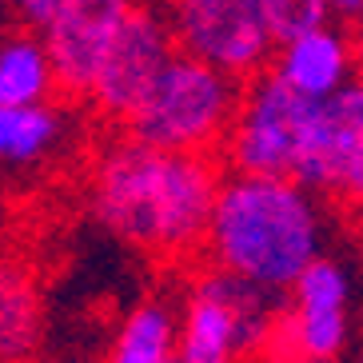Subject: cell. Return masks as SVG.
<instances>
[{"label": "cell", "mask_w": 363, "mask_h": 363, "mask_svg": "<svg viewBox=\"0 0 363 363\" xmlns=\"http://www.w3.org/2000/svg\"><path fill=\"white\" fill-rule=\"evenodd\" d=\"M176 323L180 315L164 299H144L120 320L104 363H176Z\"/></svg>", "instance_id": "13"}, {"label": "cell", "mask_w": 363, "mask_h": 363, "mask_svg": "<svg viewBox=\"0 0 363 363\" xmlns=\"http://www.w3.org/2000/svg\"><path fill=\"white\" fill-rule=\"evenodd\" d=\"M315 100L291 92L272 68H259L240 84L232 128L224 136V156L232 172L252 176H291L308 136Z\"/></svg>", "instance_id": "5"}, {"label": "cell", "mask_w": 363, "mask_h": 363, "mask_svg": "<svg viewBox=\"0 0 363 363\" xmlns=\"http://www.w3.org/2000/svg\"><path fill=\"white\" fill-rule=\"evenodd\" d=\"M52 9H56V0H12V12H16L28 28H40Z\"/></svg>", "instance_id": "17"}, {"label": "cell", "mask_w": 363, "mask_h": 363, "mask_svg": "<svg viewBox=\"0 0 363 363\" xmlns=\"http://www.w3.org/2000/svg\"><path fill=\"white\" fill-rule=\"evenodd\" d=\"M276 331V296L256 284L203 272L176 323V363H244Z\"/></svg>", "instance_id": "4"}, {"label": "cell", "mask_w": 363, "mask_h": 363, "mask_svg": "<svg viewBox=\"0 0 363 363\" xmlns=\"http://www.w3.org/2000/svg\"><path fill=\"white\" fill-rule=\"evenodd\" d=\"M264 68H272L299 96L323 100L355 80V40L352 33L335 28L331 21L311 24L303 33L272 44Z\"/></svg>", "instance_id": "11"}, {"label": "cell", "mask_w": 363, "mask_h": 363, "mask_svg": "<svg viewBox=\"0 0 363 363\" xmlns=\"http://www.w3.org/2000/svg\"><path fill=\"white\" fill-rule=\"evenodd\" d=\"M291 311L284 320V340L299 363H335L347 343V299L352 279L343 264L320 256L291 279Z\"/></svg>", "instance_id": "9"}, {"label": "cell", "mask_w": 363, "mask_h": 363, "mask_svg": "<svg viewBox=\"0 0 363 363\" xmlns=\"http://www.w3.org/2000/svg\"><path fill=\"white\" fill-rule=\"evenodd\" d=\"M65 120L56 108L40 104H0V160L36 164L60 144Z\"/></svg>", "instance_id": "15"}, {"label": "cell", "mask_w": 363, "mask_h": 363, "mask_svg": "<svg viewBox=\"0 0 363 363\" xmlns=\"http://www.w3.org/2000/svg\"><path fill=\"white\" fill-rule=\"evenodd\" d=\"M56 92L44 40L24 28L0 40V104H40Z\"/></svg>", "instance_id": "14"}, {"label": "cell", "mask_w": 363, "mask_h": 363, "mask_svg": "<svg viewBox=\"0 0 363 363\" xmlns=\"http://www.w3.org/2000/svg\"><path fill=\"white\" fill-rule=\"evenodd\" d=\"M291 180L308 192H328L335 200H359L363 192V92L343 84L340 92L315 100L308 136L299 148Z\"/></svg>", "instance_id": "8"}, {"label": "cell", "mask_w": 363, "mask_h": 363, "mask_svg": "<svg viewBox=\"0 0 363 363\" xmlns=\"http://www.w3.org/2000/svg\"><path fill=\"white\" fill-rule=\"evenodd\" d=\"M240 84H244L240 76L176 48L148 84V92L140 96V104L124 116L128 136L152 148L216 156L232 128Z\"/></svg>", "instance_id": "3"}, {"label": "cell", "mask_w": 363, "mask_h": 363, "mask_svg": "<svg viewBox=\"0 0 363 363\" xmlns=\"http://www.w3.org/2000/svg\"><path fill=\"white\" fill-rule=\"evenodd\" d=\"M28 363H76V359H28Z\"/></svg>", "instance_id": "19"}, {"label": "cell", "mask_w": 363, "mask_h": 363, "mask_svg": "<svg viewBox=\"0 0 363 363\" xmlns=\"http://www.w3.org/2000/svg\"><path fill=\"white\" fill-rule=\"evenodd\" d=\"M328 4V16H343V21H355L363 12V0H323Z\"/></svg>", "instance_id": "18"}, {"label": "cell", "mask_w": 363, "mask_h": 363, "mask_svg": "<svg viewBox=\"0 0 363 363\" xmlns=\"http://www.w3.org/2000/svg\"><path fill=\"white\" fill-rule=\"evenodd\" d=\"M259 4H264L272 40H288V36L303 33V28H311V24L331 21L323 0H259Z\"/></svg>", "instance_id": "16"}, {"label": "cell", "mask_w": 363, "mask_h": 363, "mask_svg": "<svg viewBox=\"0 0 363 363\" xmlns=\"http://www.w3.org/2000/svg\"><path fill=\"white\" fill-rule=\"evenodd\" d=\"M220 188L203 152H168L144 140H112L92 172V216L136 252L160 259L196 256Z\"/></svg>", "instance_id": "1"}, {"label": "cell", "mask_w": 363, "mask_h": 363, "mask_svg": "<svg viewBox=\"0 0 363 363\" xmlns=\"http://www.w3.org/2000/svg\"><path fill=\"white\" fill-rule=\"evenodd\" d=\"M164 12H168L176 48L240 80L259 72L276 44L259 0H172Z\"/></svg>", "instance_id": "6"}, {"label": "cell", "mask_w": 363, "mask_h": 363, "mask_svg": "<svg viewBox=\"0 0 363 363\" xmlns=\"http://www.w3.org/2000/svg\"><path fill=\"white\" fill-rule=\"evenodd\" d=\"M132 4L136 0H56L48 21L40 24V40L60 92H68V96L88 92L100 52Z\"/></svg>", "instance_id": "10"}, {"label": "cell", "mask_w": 363, "mask_h": 363, "mask_svg": "<svg viewBox=\"0 0 363 363\" xmlns=\"http://www.w3.org/2000/svg\"><path fill=\"white\" fill-rule=\"evenodd\" d=\"M172 52H176V36H172L168 12L136 0L128 16L120 21V28L112 33V40L104 44L84 96L92 100L100 116L124 120L140 104V96L148 92L156 72L168 65Z\"/></svg>", "instance_id": "7"}, {"label": "cell", "mask_w": 363, "mask_h": 363, "mask_svg": "<svg viewBox=\"0 0 363 363\" xmlns=\"http://www.w3.org/2000/svg\"><path fill=\"white\" fill-rule=\"evenodd\" d=\"M200 252L212 267L279 296L323 252L320 203L291 176H220Z\"/></svg>", "instance_id": "2"}, {"label": "cell", "mask_w": 363, "mask_h": 363, "mask_svg": "<svg viewBox=\"0 0 363 363\" xmlns=\"http://www.w3.org/2000/svg\"><path fill=\"white\" fill-rule=\"evenodd\" d=\"M44 335L40 288L28 267L0 264V363H28Z\"/></svg>", "instance_id": "12"}]
</instances>
